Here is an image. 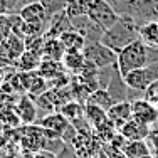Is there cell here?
Segmentation results:
<instances>
[{"label": "cell", "instance_id": "obj_1", "mask_svg": "<svg viewBox=\"0 0 158 158\" xmlns=\"http://www.w3.org/2000/svg\"><path fill=\"white\" fill-rule=\"evenodd\" d=\"M136 39H140V24L130 14H119L118 20L101 35V42L114 52H119Z\"/></svg>", "mask_w": 158, "mask_h": 158}, {"label": "cell", "instance_id": "obj_2", "mask_svg": "<svg viewBox=\"0 0 158 158\" xmlns=\"http://www.w3.org/2000/svg\"><path fill=\"white\" fill-rule=\"evenodd\" d=\"M148 64V47L143 44L141 39H136L135 42L128 44L118 52V61H116V67H118L119 74L123 77L126 76L130 71L140 69Z\"/></svg>", "mask_w": 158, "mask_h": 158}, {"label": "cell", "instance_id": "obj_3", "mask_svg": "<svg viewBox=\"0 0 158 158\" xmlns=\"http://www.w3.org/2000/svg\"><path fill=\"white\" fill-rule=\"evenodd\" d=\"M82 52H84V57L88 59V61H91L96 67H99V69L110 67V66H116V61H118V52H114L113 49L104 46L101 40L88 42Z\"/></svg>", "mask_w": 158, "mask_h": 158}, {"label": "cell", "instance_id": "obj_4", "mask_svg": "<svg viewBox=\"0 0 158 158\" xmlns=\"http://www.w3.org/2000/svg\"><path fill=\"white\" fill-rule=\"evenodd\" d=\"M88 17L93 22H96L103 31H106L119 19V12L108 0H93L91 5H89Z\"/></svg>", "mask_w": 158, "mask_h": 158}, {"label": "cell", "instance_id": "obj_5", "mask_svg": "<svg viewBox=\"0 0 158 158\" xmlns=\"http://www.w3.org/2000/svg\"><path fill=\"white\" fill-rule=\"evenodd\" d=\"M71 123L64 118L61 111H52L47 113L42 119H39V126L44 128L47 140H56V138H62L64 131L67 130Z\"/></svg>", "mask_w": 158, "mask_h": 158}, {"label": "cell", "instance_id": "obj_6", "mask_svg": "<svg viewBox=\"0 0 158 158\" xmlns=\"http://www.w3.org/2000/svg\"><path fill=\"white\" fill-rule=\"evenodd\" d=\"M133 113H131V118L135 121L141 123V125L152 126L158 123V108L153 103L146 101L145 98L143 99H136L133 101Z\"/></svg>", "mask_w": 158, "mask_h": 158}, {"label": "cell", "instance_id": "obj_7", "mask_svg": "<svg viewBox=\"0 0 158 158\" xmlns=\"http://www.w3.org/2000/svg\"><path fill=\"white\" fill-rule=\"evenodd\" d=\"M15 111L24 125H32L37 119V104L29 94H22L15 103Z\"/></svg>", "mask_w": 158, "mask_h": 158}, {"label": "cell", "instance_id": "obj_8", "mask_svg": "<svg viewBox=\"0 0 158 158\" xmlns=\"http://www.w3.org/2000/svg\"><path fill=\"white\" fill-rule=\"evenodd\" d=\"M131 113H133L131 101H118L108 110V119L114 123V126L119 130L128 119H131Z\"/></svg>", "mask_w": 158, "mask_h": 158}, {"label": "cell", "instance_id": "obj_9", "mask_svg": "<svg viewBox=\"0 0 158 158\" xmlns=\"http://www.w3.org/2000/svg\"><path fill=\"white\" fill-rule=\"evenodd\" d=\"M19 15L22 17L24 22H49L47 10L39 0H37V2L25 3L24 7H20Z\"/></svg>", "mask_w": 158, "mask_h": 158}, {"label": "cell", "instance_id": "obj_10", "mask_svg": "<svg viewBox=\"0 0 158 158\" xmlns=\"http://www.w3.org/2000/svg\"><path fill=\"white\" fill-rule=\"evenodd\" d=\"M69 29H73V22L67 17L66 10H62V12L56 14L49 19L47 31L44 34V37H59L64 31H69Z\"/></svg>", "mask_w": 158, "mask_h": 158}, {"label": "cell", "instance_id": "obj_11", "mask_svg": "<svg viewBox=\"0 0 158 158\" xmlns=\"http://www.w3.org/2000/svg\"><path fill=\"white\" fill-rule=\"evenodd\" d=\"M118 131L126 138L128 141H133V140H146L152 130H150V126L141 125V123L135 121V119L131 118V119H128Z\"/></svg>", "mask_w": 158, "mask_h": 158}, {"label": "cell", "instance_id": "obj_12", "mask_svg": "<svg viewBox=\"0 0 158 158\" xmlns=\"http://www.w3.org/2000/svg\"><path fill=\"white\" fill-rule=\"evenodd\" d=\"M125 82L130 89H135V91H143L152 84V79L148 76V71H146V66L145 67H140V69H135V71H130L125 77Z\"/></svg>", "mask_w": 158, "mask_h": 158}, {"label": "cell", "instance_id": "obj_13", "mask_svg": "<svg viewBox=\"0 0 158 158\" xmlns=\"http://www.w3.org/2000/svg\"><path fill=\"white\" fill-rule=\"evenodd\" d=\"M59 39H61V42L64 44L66 51H84L86 44H88L86 37L79 31H76L74 27L69 29V31H64L61 35H59Z\"/></svg>", "mask_w": 158, "mask_h": 158}, {"label": "cell", "instance_id": "obj_14", "mask_svg": "<svg viewBox=\"0 0 158 158\" xmlns=\"http://www.w3.org/2000/svg\"><path fill=\"white\" fill-rule=\"evenodd\" d=\"M64 54H66V47H64V44L61 42V39H59V37H46L42 59L62 61Z\"/></svg>", "mask_w": 158, "mask_h": 158}, {"label": "cell", "instance_id": "obj_15", "mask_svg": "<svg viewBox=\"0 0 158 158\" xmlns=\"http://www.w3.org/2000/svg\"><path fill=\"white\" fill-rule=\"evenodd\" d=\"M140 39L146 47L158 49V20H150L140 25Z\"/></svg>", "mask_w": 158, "mask_h": 158}, {"label": "cell", "instance_id": "obj_16", "mask_svg": "<svg viewBox=\"0 0 158 158\" xmlns=\"http://www.w3.org/2000/svg\"><path fill=\"white\" fill-rule=\"evenodd\" d=\"M3 46H5L7 56H9V57L14 61V64H15L17 59L25 52V37H22V35H19V34L12 32L9 39L3 42Z\"/></svg>", "mask_w": 158, "mask_h": 158}, {"label": "cell", "instance_id": "obj_17", "mask_svg": "<svg viewBox=\"0 0 158 158\" xmlns=\"http://www.w3.org/2000/svg\"><path fill=\"white\" fill-rule=\"evenodd\" d=\"M62 66L66 71L69 73H74V74H79L86 62V57H84V52L82 51H66L62 57Z\"/></svg>", "mask_w": 158, "mask_h": 158}, {"label": "cell", "instance_id": "obj_18", "mask_svg": "<svg viewBox=\"0 0 158 158\" xmlns=\"http://www.w3.org/2000/svg\"><path fill=\"white\" fill-rule=\"evenodd\" d=\"M37 73H39L44 79L51 81V79L61 76L62 73H66V69H64V66H62V62H61V61L42 59V62H40V66H39V69H37Z\"/></svg>", "mask_w": 158, "mask_h": 158}, {"label": "cell", "instance_id": "obj_19", "mask_svg": "<svg viewBox=\"0 0 158 158\" xmlns=\"http://www.w3.org/2000/svg\"><path fill=\"white\" fill-rule=\"evenodd\" d=\"M59 111L62 113L64 118L69 123H76L79 119L84 118V106H82V103H79L76 99H71V101H67L66 104H62V106L59 108Z\"/></svg>", "mask_w": 158, "mask_h": 158}, {"label": "cell", "instance_id": "obj_20", "mask_svg": "<svg viewBox=\"0 0 158 158\" xmlns=\"http://www.w3.org/2000/svg\"><path fill=\"white\" fill-rule=\"evenodd\" d=\"M84 116H86V119H88L89 126L96 128L108 119V111L103 110V108H99V106H96V104L86 103L84 104Z\"/></svg>", "mask_w": 158, "mask_h": 158}, {"label": "cell", "instance_id": "obj_21", "mask_svg": "<svg viewBox=\"0 0 158 158\" xmlns=\"http://www.w3.org/2000/svg\"><path fill=\"white\" fill-rule=\"evenodd\" d=\"M40 62H42V56L34 54V52H31V51H25L24 54L15 61V67L20 69V71L29 73V71H37L39 69Z\"/></svg>", "mask_w": 158, "mask_h": 158}, {"label": "cell", "instance_id": "obj_22", "mask_svg": "<svg viewBox=\"0 0 158 158\" xmlns=\"http://www.w3.org/2000/svg\"><path fill=\"white\" fill-rule=\"evenodd\" d=\"M123 150H125V153H126L128 158H145V156L152 155L146 140L126 141V145H125V148H123Z\"/></svg>", "mask_w": 158, "mask_h": 158}, {"label": "cell", "instance_id": "obj_23", "mask_svg": "<svg viewBox=\"0 0 158 158\" xmlns=\"http://www.w3.org/2000/svg\"><path fill=\"white\" fill-rule=\"evenodd\" d=\"M86 103L96 104V106H99V108H103V110L108 111L113 104H114V99L111 98V94H110V91H108V89L98 88L96 91H93L91 94H89V98H88V101H86Z\"/></svg>", "mask_w": 158, "mask_h": 158}, {"label": "cell", "instance_id": "obj_24", "mask_svg": "<svg viewBox=\"0 0 158 158\" xmlns=\"http://www.w3.org/2000/svg\"><path fill=\"white\" fill-rule=\"evenodd\" d=\"M91 2H93V0H67V5H66L67 17H69V19H76V17L88 15Z\"/></svg>", "mask_w": 158, "mask_h": 158}, {"label": "cell", "instance_id": "obj_25", "mask_svg": "<svg viewBox=\"0 0 158 158\" xmlns=\"http://www.w3.org/2000/svg\"><path fill=\"white\" fill-rule=\"evenodd\" d=\"M44 44H46V37L37 35V37H25V51H31L34 54H44Z\"/></svg>", "mask_w": 158, "mask_h": 158}, {"label": "cell", "instance_id": "obj_26", "mask_svg": "<svg viewBox=\"0 0 158 158\" xmlns=\"http://www.w3.org/2000/svg\"><path fill=\"white\" fill-rule=\"evenodd\" d=\"M39 2L46 7L49 19L56 15V14L62 12V10H66V5H67V0H39Z\"/></svg>", "mask_w": 158, "mask_h": 158}, {"label": "cell", "instance_id": "obj_27", "mask_svg": "<svg viewBox=\"0 0 158 158\" xmlns=\"http://www.w3.org/2000/svg\"><path fill=\"white\" fill-rule=\"evenodd\" d=\"M12 31H14V27H12V17H10V14L0 15V44H3L9 39Z\"/></svg>", "mask_w": 158, "mask_h": 158}, {"label": "cell", "instance_id": "obj_28", "mask_svg": "<svg viewBox=\"0 0 158 158\" xmlns=\"http://www.w3.org/2000/svg\"><path fill=\"white\" fill-rule=\"evenodd\" d=\"M146 143H148V148L152 152V156L158 158V131H150Z\"/></svg>", "mask_w": 158, "mask_h": 158}, {"label": "cell", "instance_id": "obj_29", "mask_svg": "<svg viewBox=\"0 0 158 158\" xmlns=\"http://www.w3.org/2000/svg\"><path fill=\"white\" fill-rule=\"evenodd\" d=\"M103 152L108 155V158H128V156H126V153H125V150L116 148V146L110 145V143H108V145L103 148Z\"/></svg>", "mask_w": 158, "mask_h": 158}, {"label": "cell", "instance_id": "obj_30", "mask_svg": "<svg viewBox=\"0 0 158 158\" xmlns=\"http://www.w3.org/2000/svg\"><path fill=\"white\" fill-rule=\"evenodd\" d=\"M56 158H79V156H77L76 150L73 148V145H67L66 143V145L56 153Z\"/></svg>", "mask_w": 158, "mask_h": 158}, {"label": "cell", "instance_id": "obj_31", "mask_svg": "<svg viewBox=\"0 0 158 158\" xmlns=\"http://www.w3.org/2000/svg\"><path fill=\"white\" fill-rule=\"evenodd\" d=\"M146 71H148V76H150V79H152V82L156 81L158 79V61H153V62L146 64Z\"/></svg>", "mask_w": 158, "mask_h": 158}, {"label": "cell", "instance_id": "obj_32", "mask_svg": "<svg viewBox=\"0 0 158 158\" xmlns=\"http://www.w3.org/2000/svg\"><path fill=\"white\" fill-rule=\"evenodd\" d=\"M34 158H56V153L49 152V150H40V152H37V155Z\"/></svg>", "mask_w": 158, "mask_h": 158}, {"label": "cell", "instance_id": "obj_33", "mask_svg": "<svg viewBox=\"0 0 158 158\" xmlns=\"http://www.w3.org/2000/svg\"><path fill=\"white\" fill-rule=\"evenodd\" d=\"M9 14V7H7V0H0V15Z\"/></svg>", "mask_w": 158, "mask_h": 158}, {"label": "cell", "instance_id": "obj_34", "mask_svg": "<svg viewBox=\"0 0 158 158\" xmlns=\"http://www.w3.org/2000/svg\"><path fill=\"white\" fill-rule=\"evenodd\" d=\"M31 2H37V0H20V5L24 7L25 3H31Z\"/></svg>", "mask_w": 158, "mask_h": 158}, {"label": "cell", "instance_id": "obj_35", "mask_svg": "<svg viewBox=\"0 0 158 158\" xmlns=\"http://www.w3.org/2000/svg\"><path fill=\"white\" fill-rule=\"evenodd\" d=\"M3 82V74H2V69H0V84Z\"/></svg>", "mask_w": 158, "mask_h": 158}, {"label": "cell", "instance_id": "obj_36", "mask_svg": "<svg viewBox=\"0 0 158 158\" xmlns=\"http://www.w3.org/2000/svg\"><path fill=\"white\" fill-rule=\"evenodd\" d=\"M153 104H155V106H156V108H158V96H156V98H155V101H153Z\"/></svg>", "mask_w": 158, "mask_h": 158}, {"label": "cell", "instance_id": "obj_37", "mask_svg": "<svg viewBox=\"0 0 158 158\" xmlns=\"http://www.w3.org/2000/svg\"><path fill=\"white\" fill-rule=\"evenodd\" d=\"M89 158H93V156H89Z\"/></svg>", "mask_w": 158, "mask_h": 158}]
</instances>
